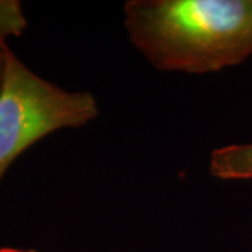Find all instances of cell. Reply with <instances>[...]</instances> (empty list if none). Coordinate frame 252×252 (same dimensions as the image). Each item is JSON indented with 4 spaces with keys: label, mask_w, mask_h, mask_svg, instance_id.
<instances>
[{
    "label": "cell",
    "mask_w": 252,
    "mask_h": 252,
    "mask_svg": "<svg viewBox=\"0 0 252 252\" xmlns=\"http://www.w3.org/2000/svg\"><path fill=\"white\" fill-rule=\"evenodd\" d=\"M130 42L156 69L202 74L252 55V0H129Z\"/></svg>",
    "instance_id": "cell-1"
},
{
    "label": "cell",
    "mask_w": 252,
    "mask_h": 252,
    "mask_svg": "<svg viewBox=\"0 0 252 252\" xmlns=\"http://www.w3.org/2000/svg\"><path fill=\"white\" fill-rule=\"evenodd\" d=\"M0 252H36L32 250H20V248H0Z\"/></svg>",
    "instance_id": "cell-6"
},
{
    "label": "cell",
    "mask_w": 252,
    "mask_h": 252,
    "mask_svg": "<svg viewBox=\"0 0 252 252\" xmlns=\"http://www.w3.org/2000/svg\"><path fill=\"white\" fill-rule=\"evenodd\" d=\"M9 51L7 44H1L0 45V89H1V83H3V76H4V66H6V54Z\"/></svg>",
    "instance_id": "cell-5"
},
{
    "label": "cell",
    "mask_w": 252,
    "mask_h": 252,
    "mask_svg": "<svg viewBox=\"0 0 252 252\" xmlns=\"http://www.w3.org/2000/svg\"><path fill=\"white\" fill-rule=\"evenodd\" d=\"M98 115L90 93H70L44 80L9 48L0 89V180L32 144L67 127H81Z\"/></svg>",
    "instance_id": "cell-2"
},
{
    "label": "cell",
    "mask_w": 252,
    "mask_h": 252,
    "mask_svg": "<svg viewBox=\"0 0 252 252\" xmlns=\"http://www.w3.org/2000/svg\"><path fill=\"white\" fill-rule=\"evenodd\" d=\"M27 28V20L17 0H0V45L9 36H20Z\"/></svg>",
    "instance_id": "cell-4"
},
{
    "label": "cell",
    "mask_w": 252,
    "mask_h": 252,
    "mask_svg": "<svg viewBox=\"0 0 252 252\" xmlns=\"http://www.w3.org/2000/svg\"><path fill=\"white\" fill-rule=\"evenodd\" d=\"M209 170L219 180H252V143L230 144L213 150Z\"/></svg>",
    "instance_id": "cell-3"
}]
</instances>
